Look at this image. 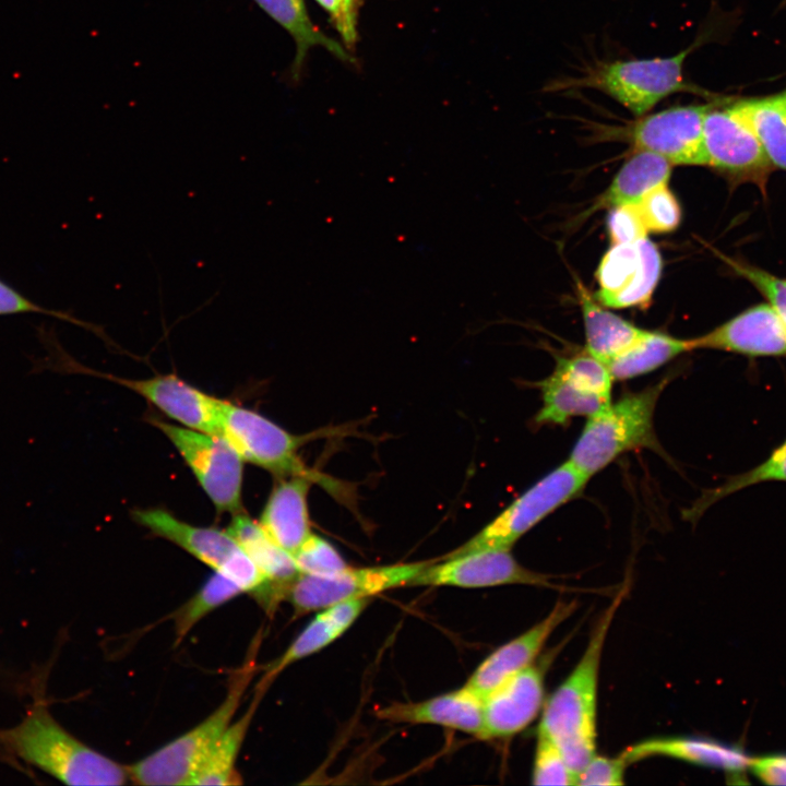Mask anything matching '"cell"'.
<instances>
[{
    "instance_id": "cell-20",
    "label": "cell",
    "mask_w": 786,
    "mask_h": 786,
    "mask_svg": "<svg viewBox=\"0 0 786 786\" xmlns=\"http://www.w3.org/2000/svg\"><path fill=\"white\" fill-rule=\"evenodd\" d=\"M227 532L264 576L266 586L255 598L271 610L285 600L289 584L300 573L293 556L275 544L259 523L241 512L234 515Z\"/></svg>"
},
{
    "instance_id": "cell-37",
    "label": "cell",
    "mask_w": 786,
    "mask_h": 786,
    "mask_svg": "<svg viewBox=\"0 0 786 786\" xmlns=\"http://www.w3.org/2000/svg\"><path fill=\"white\" fill-rule=\"evenodd\" d=\"M629 764L623 753L616 758L593 755L576 773V785L614 786L623 784V774Z\"/></svg>"
},
{
    "instance_id": "cell-32",
    "label": "cell",
    "mask_w": 786,
    "mask_h": 786,
    "mask_svg": "<svg viewBox=\"0 0 786 786\" xmlns=\"http://www.w3.org/2000/svg\"><path fill=\"white\" fill-rule=\"evenodd\" d=\"M241 593H243L242 588L234 580L214 571L201 588L175 611L172 621L176 644H179L206 615Z\"/></svg>"
},
{
    "instance_id": "cell-1",
    "label": "cell",
    "mask_w": 786,
    "mask_h": 786,
    "mask_svg": "<svg viewBox=\"0 0 786 786\" xmlns=\"http://www.w3.org/2000/svg\"><path fill=\"white\" fill-rule=\"evenodd\" d=\"M624 592L598 619L585 652L543 707L538 731L550 738L577 773L596 751V710L604 643Z\"/></svg>"
},
{
    "instance_id": "cell-18",
    "label": "cell",
    "mask_w": 786,
    "mask_h": 786,
    "mask_svg": "<svg viewBox=\"0 0 786 786\" xmlns=\"http://www.w3.org/2000/svg\"><path fill=\"white\" fill-rule=\"evenodd\" d=\"M544 702V671L529 665L512 675L484 698L479 739L513 736L538 715Z\"/></svg>"
},
{
    "instance_id": "cell-35",
    "label": "cell",
    "mask_w": 786,
    "mask_h": 786,
    "mask_svg": "<svg viewBox=\"0 0 786 786\" xmlns=\"http://www.w3.org/2000/svg\"><path fill=\"white\" fill-rule=\"evenodd\" d=\"M293 558L300 573L313 575H329L348 567L327 540L312 533Z\"/></svg>"
},
{
    "instance_id": "cell-38",
    "label": "cell",
    "mask_w": 786,
    "mask_h": 786,
    "mask_svg": "<svg viewBox=\"0 0 786 786\" xmlns=\"http://www.w3.org/2000/svg\"><path fill=\"white\" fill-rule=\"evenodd\" d=\"M24 313H38L61 320L81 326L90 327V324L72 317L68 312L48 309L23 295L12 285L0 278V315H13Z\"/></svg>"
},
{
    "instance_id": "cell-19",
    "label": "cell",
    "mask_w": 786,
    "mask_h": 786,
    "mask_svg": "<svg viewBox=\"0 0 786 786\" xmlns=\"http://www.w3.org/2000/svg\"><path fill=\"white\" fill-rule=\"evenodd\" d=\"M574 607L573 602H558L541 621L484 659L465 687L484 699L509 677L532 665L550 634L573 612Z\"/></svg>"
},
{
    "instance_id": "cell-23",
    "label": "cell",
    "mask_w": 786,
    "mask_h": 786,
    "mask_svg": "<svg viewBox=\"0 0 786 786\" xmlns=\"http://www.w3.org/2000/svg\"><path fill=\"white\" fill-rule=\"evenodd\" d=\"M623 755L629 763L650 757H668L719 769L735 775L750 769L752 758L741 748L716 740L694 737L653 738L629 747Z\"/></svg>"
},
{
    "instance_id": "cell-8",
    "label": "cell",
    "mask_w": 786,
    "mask_h": 786,
    "mask_svg": "<svg viewBox=\"0 0 786 786\" xmlns=\"http://www.w3.org/2000/svg\"><path fill=\"white\" fill-rule=\"evenodd\" d=\"M706 166L731 183H753L765 193L774 169L740 102L708 105L704 117Z\"/></svg>"
},
{
    "instance_id": "cell-6",
    "label": "cell",
    "mask_w": 786,
    "mask_h": 786,
    "mask_svg": "<svg viewBox=\"0 0 786 786\" xmlns=\"http://www.w3.org/2000/svg\"><path fill=\"white\" fill-rule=\"evenodd\" d=\"M588 480L569 461H565L531 486L479 533L444 558L480 550H510L524 534L546 516L577 497Z\"/></svg>"
},
{
    "instance_id": "cell-41",
    "label": "cell",
    "mask_w": 786,
    "mask_h": 786,
    "mask_svg": "<svg viewBox=\"0 0 786 786\" xmlns=\"http://www.w3.org/2000/svg\"><path fill=\"white\" fill-rule=\"evenodd\" d=\"M750 769L765 784L786 785V753L752 759Z\"/></svg>"
},
{
    "instance_id": "cell-4",
    "label": "cell",
    "mask_w": 786,
    "mask_h": 786,
    "mask_svg": "<svg viewBox=\"0 0 786 786\" xmlns=\"http://www.w3.org/2000/svg\"><path fill=\"white\" fill-rule=\"evenodd\" d=\"M695 46L669 57L596 61L579 75L553 81L545 90H596L642 116L672 94L700 92L684 78L686 59Z\"/></svg>"
},
{
    "instance_id": "cell-30",
    "label": "cell",
    "mask_w": 786,
    "mask_h": 786,
    "mask_svg": "<svg viewBox=\"0 0 786 786\" xmlns=\"http://www.w3.org/2000/svg\"><path fill=\"white\" fill-rule=\"evenodd\" d=\"M739 102L773 167L786 170V91Z\"/></svg>"
},
{
    "instance_id": "cell-11",
    "label": "cell",
    "mask_w": 786,
    "mask_h": 786,
    "mask_svg": "<svg viewBox=\"0 0 786 786\" xmlns=\"http://www.w3.org/2000/svg\"><path fill=\"white\" fill-rule=\"evenodd\" d=\"M219 434L243 462L281 477L305 476L322 485L330 481L300 460L298 450L305 436L293 434L254 410L224 401Z\"/></svg>"
},
{
    "instance_id": "cell-28",
    "label": "cell",
    "mask_w": 786,
    "mask_h": 786,
    "mask_svg": "<svg viewBox=\"0 0 786 786\" xmlns=\"http://www.w3.org/2000/svg\"><path fill=\"white\" fill-rule=\"evenodd\" d=\"M267 687L258 683L246 712L225 729L216 746L193 777L190 785H239L242 778L236 762L250 724Z\"/></svg>"
},
{
    "instance_id": "cell-3",
    "label": "cell",
    "mask_w": 786,
    "mask_h": 786,
    "mask_svg": "<svg viewBox=\"0 0 786 786\" xmlns=\"http://www.w3.org/2000/svg\"><path fill=\"white\" fill-rule=\"evenodd\" d=\"M668 381L669 377L626 393L587 417L568 461L590 479L628 451L648 449L666 457L655 433L654 414Z\"/></svg>"
},
{
    "instance_id": "cell-40",
    "label": "cell",
    "mask_w": 786,
    "mask_h": 786,
    "mask_svg": "<svg viewBox=\"0 0 786 786\" xmlns=\"http://www.w3.org/2000/svg\"><path fill=\"white\" fill-rule=\"evenodd\" d=\"M329 14L347 49H354L358 37V15L362 0H315Z\"/></svg>"
},
{
    "instance_id": "cell-16",
    "label": "cell",
    "mask_w": 786,
    "mask_h": 786,
    "mask_svg": "<svg viewBox=\"0 0 786 786\" xmlns=\"http://www.w3.org/2000/svg\"><path fill=\"white\" fill-rule=\"evenodd\" d=\"M93 373L140 394L180 426L219 434L224 401L200 391L176 374L124 379L99 372Z\"/></svg>"
},
{
    "instance_id": "cell-7",
    "label": "cell",
    "mask_w": 786,
    "mask_h": 786,
    "mask_svg": "<svg viewBox=\"0 0 786 786\" xmlns=\"http://www.w3.org/2000/svg\"><path fill=\"white\" fill-rule=\"evenodd\" d=\"M132 515L151 533L234 580L245 593L255 596L266 586L262 573L227 531L194 526L163 509L134 510Z\"/></svg>"
},
{
    "instance_id": "cell-29",
    "label": "cell",
    "mask_w": 786,
    "mask_h": 786,
    "mask_svg": "<svg viewBox=\"0 0 786 786\" xmlns=\"http://www.w3.org/2000/svg\"><path fill=\"white\" fill-rule=\"evenodd\" d=\"M689 350H692L689 340L645 330L607 366L614 380H629L652 372Z\"/></svg>"
},
{
    "instance_id": "cell-2",
    "label": "cell",
    "mask_w": 786,
    "mask_h": 786,
    "mask_svg": "<svg viewBox=\"0 0 786 786\" xmlns=\"http://www.w3.org/2000/svg\"><path fill=\"white\" fill-rule=\"evenodd\" d=\"M0 749L69 785H123L127 766L67 731L43 702L15 727L0 729Z\"/></svg>"
},
{
    "instance_id": "cell-15",
    "label": "cell",
    "mask_w": 786,
    "mask_h": 786,
    "mask_svg": "<svg viewBox=\"0 0 786 786\" xmlns=\"http://www.w3.org/2000/svg\"><path fill=\"white\" fill-rule=\"evenodd\" d=\"M505 584L551 586L545 575L520 564L510 550H480L427 564L409 583L419 586L489 587Z\"/></svg>"
},
{
    "instance_id": "cell-22",
    "label": "cell",
    "mask_w": 786,
    "mask_h": 786,
    "mask_svg": "<svg viewBox=\"0 0 786 786\" xmlns=\"http://www.w3.org/2000/svg\"><path fill=\"white\" fill-rule=\"evenodd\" d=\"M312 481L305 476L282 477L260 517L269 537L291 556L311 534L307 497Z\"/></svg>"
},
{
    "instance_id": "cell-27",
    "label": "cell",
    "mask_w": 786,
    "mask_h": 786,
    "mask_svg": "<svg viewBox=\"0 0 786 786\" xmlns=\"http://www.w3.org/2000/svg\"><path fill=\"white\" fill-rule=\"evenodd\" d=\"M672 167L667 159L654 153L633 151L599 198L597 206L610 210L636 203L651 190L667 184Z\"/></svg>"
},
{
    "instance_id": "cell-14",
    "label": "cell",
    "mask_w": 786,
    "mask_h": 786,
    "mask_svg": "<svg viewBox=\"0 0 786 786\" xmlns=\"http://www.w3.org/2000/svg\"><path fill=\"white\" fill-rule=\"evenodd\" d=\"M662 271V255L648 238L611 245L595 274L598 284L595 299L612 309L645 306L655 291Z\"/></svg>"
},
{
    "instance_id": "cell-17",
    "label": "cell",
    "mask_w": 786,
    "mask_h": 786,
    "mask_svg": "<svg viewBox=\"0 0 786 786\" xmlns=\"http://www.w3.org/2000/svg\"><path fill=\"white\" fill-rule=\"evenodd\" d=\"M689 341L691 349H717L750 357L786 355V327L770 302L750 307Z\"/></svg>"
},
{
    "instance_id": "cell-12",
    "label": "cell",
    "mask_w": 786,
    "mask_h": 786,
    "mask_svg": "<svg viewBox=\"0 0 786 786\" xmlns=\"http://www.w3.org/2000/svg\"><path fill=\"white\" fill-rule=\"evenodd\" d=\"M429 561L403 562L381 567L345 568L329 575L299 573L289 584L285 599L296 616L332 605L409 585Z\"/></svg>"
},
{
    "instance_id": "cell-34",
    "label": "cell",
    "mask_w": 786,
    "mask_h": 786,
    "mask_svg": "<svg viewBox=\"0 0 786 786\" xmlns=\"http://www.w3.org/2000/svg\"><path fill=\"white\" fill-rule=\"evenodd\" d=\"M532 777L534 785H576V773L556 743L540 731H538Z\"/></svg>"
},
{
    "instance_id": "cell-5",
    "label": "cell",
    "mask_w": 786,
    "mask_h": 786,
    "mask_svg": "<svg viewBox=\"0 0 786 786\" xmlns=\"http://www.w3.org/2000/svg\"><path fill=\"white\" fill-rule=\"evenodd\" d=\"M255 652L229 679L223 702L200 724L127 766L138 785H190L241 703L255 671Z\"/></svg>"
},
{
    "instance_id": "cell-31",
    "label": "cell",
    "mask_w": 786,
    "mask_h": 786,
    "mask_svg": "<svg viewBox=\"0 0 786 786\" xmlns=\"http://www.w3.org/2000/svg\"><path fill=\"white\" fill-rule=\"evenodd\" d=\"M766 481H786V439L759 465L730 477L716 488L705 490L683 515L691 521L698 520L707 508L720 499Z\"/></svg>"
},
{
    "instance_id": "cell-26",
    "label": "cell",
    "mask_w": 786,
    "mask_h": 786,
    "mask_svg": "<svg viewBox=\"0 0 786 786\" xmlns=\"http://www.w3.org/2000/svg\"><path fill=\"white\" fill-rule=\"evenodd\" d=\"M253 1L293 37L296 45V55L290 67L293 80L299 79L308 51L312 47H323L341 61L353 62L348 50L312 23L305 0Z\"/></svg>"
},
{
    "instance_id": "cell-10",
    "label": "cell",
    "mask_w": 786,
    "mask_h": 786,
    "mask_svg": "<svg viewBox=\"0 0 786 786\" xmlns=\"http://www.w3.org/2000/svg\"><path fill=\"white\" fill-rule=\"evenodd\" d=\"M174 444L218 512L241 510L243 460L222 436L151 418Z\"/></svg>"
},
{
    "instance_id": "cell-21",
    "label": "cell",
    "mask_w": 786,
    "mask_h": 786,
    "mask_svg": "<svg viewBox=\"0 0 786 786\" xmlns=\"http://www.w3.org/2000/svg\"><path fill=\"white\" fill-rule=\"evenodd\" d=\"M377 715L393 723L440 725L479 738L484 699L464 686L420 702L393 703L378 711Z\"/></svg>"
},
{
    "instance_id": "cell-25",
    "label": "cell",
    "mask_w": 786,
    "mask_h": 786,
    "mask_svg": "<svg viewBox=\"0 0 786 786\" xmlns=\"http://www.w3.org/2000/svg\"><path fill=\"white\" fill-rule=\"evenodd\" d=\"M577 291L584 322L585 350L608 365L639 340L645 330L609 311L581 284Z\"/></svg>"
},
{
    "instance_id": "cell-13",
    "label": "cell",
    "mask_w": 786,
    "mask_h": 786,
    "mask_svg": "<svg viewBox=\"0 0 786 786\" xmlns=\"http://www.w3.org/2000/svg\"><path fill=\"white\" fill-rule=\"evenodd\" d=\"M708 105H681L647 112L614 132L633 151L654 153L672 166H706L703 129Z\"/></svg>"
},
{
    "instance_id": "cell-39",
    "label": "cell",
    "mask_w": 786,
    "mask_h": 786,
    "mask_svg": "<svg viewBox=\"0 0 786 786\" xmlns=\"http://www.w3.org/2000/svg\"><path fill=\"white\" fill-rule=\"evenodd\" d=\"M607 227L611 245L634 242L648 236L634 203L610 209Z\"/></svg>"
},
{
    "instance_id": "cell-9",
    "label": "cell",
    "mask_w": 786,
    "mask_h": 786,
    "mask_svg": "<svg viewBox=\"0 0 786 786\" xmlns=\"http://www.w3.org/2000/svg\"><path fill=\"white\" fill-rule=\"evenodd\" d=\"M614 378L608 366L586 350L558 357L550 376L537 385L543 405L539 425H562L575 416L590 417L611 402Z\"/></svg>"
},
{
    "instance_id": "cell-24",
    "label": "cell",
    "mask_w": 786,
    "mask_h": 786,
    "mask_svg": "<svg viewBox=\"0 0 786 786\" xmlns=\"http://www.w3.org/2000/svg\"><path fill=\"white\" fill-rule=\"evenodd\" d=\"M368 598L342 602L322 609L281 657L270 664L259 681L266 687L289 665L319 652L338 639L366 608Z\"/></svg>"
},
{
    "instance_id": "cell-36",
    "label": "cell",
    "mask_w": 786,
    "mask_h": 786,
    "mask_svg": "<svg viewBox=\"0 0 786 786\" xmlns=\"http://www.w3.org/2000/svg\"><path fill=\"white\" fill-rule=\"evenodd\" d=\"M733 270L751 283L770 302L786 327V278L767 273L747 262L727 260Z\"/></svg>"
},
{
    "instance_id": "cell-33",
    "label": "cell",
    "mask_w": 786,
    "mask_h": 786,
    "mask_svg": "<svg viewBox=\"0 0 786 786\" xmlns=\"http://www.w3.org/2000/svg\"><path fill=\"white\" fill-rule=\"evenodd\" d=\"M634 204L648 234L670 233L681 222L680 204L668 183L651 190Z\"/></svg>"
}]
</instances>
